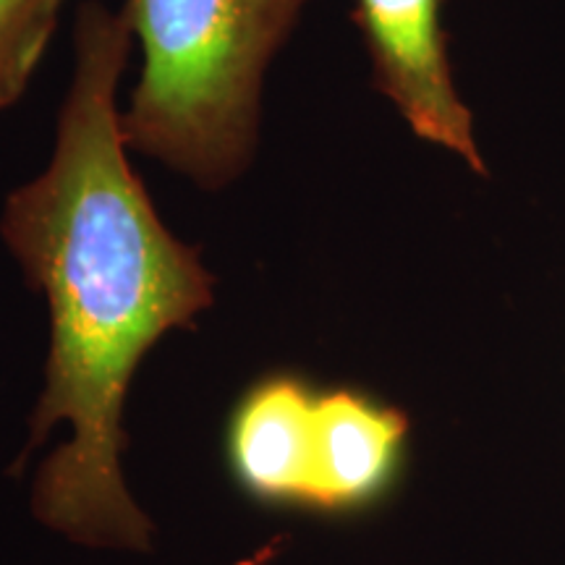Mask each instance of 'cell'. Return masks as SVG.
Listing matches in <instances>:
<instances>
[{"instance_id": "7a4b0ae2", "label": "cell", "mask_w": 565, "mask_h": 565, "mask_svg": "<svg viewBox=\"0 0 565 565\" xmlns=\"http://www.w3.org/2000/svg\"><path fill=\"white\" fill-rule=\"evenodd\" d=\"M315 0H126L139 74L129 150L200 192L236 186L263 145L267 76Z\"/></svg>"}, {"instance_id": "5b68a950", "label": "cell", "mask_w": 565, "mask_h": 565, "mask_svg": "<svg viewBox=\"0 0 565 565\" xmlns=\"http://www.w3.org/2000/svg\"><path fill=\"white\" fill-rule=\"evenodd\" d=\"M408 416L351 387L317 395L315 479L309 508L324 513L370 505L393 482Z\"/></svg>"}, {"instance_id": "6da1fadb", "label": "cell", "mask_w": 565, "mask_h": 565, "mask_svg": "<svg viewBox=\"0 0 565 565\" xmlns=\"http://www.w3.org/2000/svg\"><path fill=\"white\" fill-rule=\"evenodd\" d=\"M131 53L124 9L84 0L51 158L6 196L0 238L51 322L11 475L66 424V443L32 475V519L68 545L145 555L158 526L124 471L126 398L147 353L215 307L217 278L134 171L118 97Z\"/></svg>"}, {"instance_id": "277c9868", "label": "cell", "mask_w": 565, "mask_h": 565, "mask_svg": "<svg viewBox=\"0 0 565 565\" xmlns=\"http://www.w3.org/2000/svg\"><path fill=\"white\" fill-rule=\"evenodd\" d=\"M317 395L291 372L265 374L233 408L225 456L236 484L265 505L309 508Z\"/></svg>"}, {"instance_id": "8992f818", "label": "cell", "mask_w": 565, "mask_h": 565, "mask_svg": "<svg viewBox=\"0 0 565 565\" xmlns=\"http://www.w3.org/2000/svg\"><path fill=\"white\" fill-rule=\"evenodd\" d=\"M66 0H0V110L30 87Z\"/></svg>"}, {"instance_id": "3957f363", "label": "cell", "mask_w": 565, "mask_h": 565, "mask_svg": "<svg viewBox=\"0 0 565 565\" xmlns=\"http://www.w3.org/2000/svg\"><path fill=\"white\" fill-rule=\"evenodd\" d=\"M372 84L427 145L487 175L475 113L461 97L443 30V0H353Z\"/></svg>"}]
</instances>
